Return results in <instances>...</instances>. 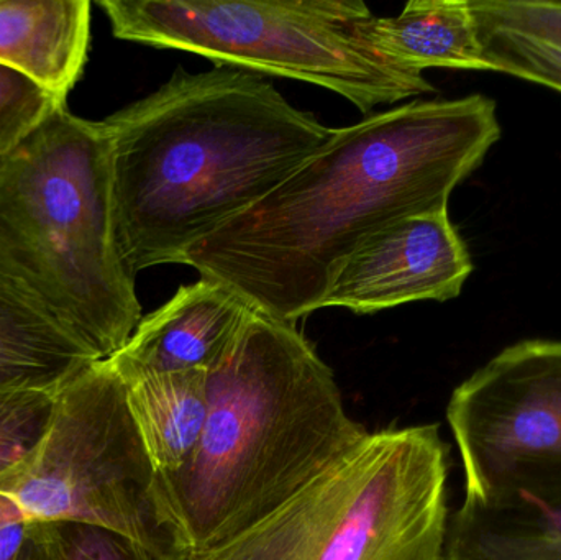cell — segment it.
I'll use <instances>...</instances> for the list:
<instances>
[{
  "instance_id": "cell-17",
  "label": "cell",
  "mask_w": 561,
  "mask_h": 560,
  "mask_svg": "<svg viewBox=\"0 0 561 560\" xmlns=\"http://www.w3.org/2000/svg\"><path fill=\"white\" fill-rule=\"evenodd\" d=\"M51 391L0 393V479L19 469L38 449L56 410Z\"/></svg>"
},
{
  "instance_id": "cell-2",
  "label": "cell",
  "mask_w": 561,
  "mask_h": 560,
  "mask_svg": "<svg viewBox=\"0 0 561 560\" xmlns=\"http://www.w3.org/2000/svg\"><path fill=\"white\" fill-rule=\"evenodd\" d=\"M115 233L131 275L183 262L227 220L268 196L332 137L255 72L178 68L104 121Z\"/></svg>"
},
{
  "instance_id": "cell-14",
  "label": "cell",
  "mask_w": 561,
  "mask_h": 560,
  "mask_svg": "<svg viewBox=\"0 0 561 560\" xmlns=\"http://www.w3.org/2000/svg\"><path fill=\"white\" fill-rule=\"evenodd\" d=\"M160 477L183 469L196 453L209 413L207 372L158 374L108 358Z\"/></svg>"
},
{
  "instance_id": "cell-16",
  "label": "cell",
  "mask_w": 561,
  "mask_h": 560,
  "mask_svg": "<svg viewBox=\"0 0 561 560\" xmlns=\"http://www.w3.org/2000/svg\"><path fill=\"white\" fill-rule=\"evenodd\" d=\"M480 33L490 71L506 72L561 92L560 43L481 23Z\"/></svg>"
},
{
  "instance_id": "cell-12",
  "label": "cell",
  "mask_w": 561,
  "mask_h": 560,
  "mask_svg": "<svg viewBox=\"0 0 561 560\" xmlns=\"http://www.w3.org/2000/svg\"><path fill=\"white\" fill-rule=\"evenodd\" d=\"M91 38L88 0L0 2V65L66 95L81 76Z\"/></svg>"
},
{
  "instance_id": "cell-4",
  "label": "cell",
  "mask_w": 561,
  "mask_h": 560,
  "mask_svg": "<svg viewBox=\"0 0 561 560\" xmlns=\"http://www.w3.org/2000/svg\"><path fill=\"white\" fill-rule=\"evenodd\" d=\"M0 278L99 361L140 324L137 276L115 233L107 130L66 102L0 155Z\"/></svg>"
},
{
  "instance_id": "cell-5",
  "label": "cell",
  "mask_w": 561,
  "mask_h": 560,
  "mask_svg": "<svg viewBox=\"0 0 561 560\" xmlns=\"http://www.w3.org/2000/svg\"><path fill=\"white\" fill-rule=\"evenodd\" d=\"M447 479L437 426L368 434L262 522L187 560H442Z\"/></svg>"
},
{
  "instance_id": "cell-18",
  "label": "cell",
  "mask_w": 561,
  "mask_h": 560,
  "mask_svg": "<svg viewBox=\"0 0 561 560\" xmlns=\"http://www.w3.org/2000/svg\"><path fill=\"white\" fill-rule=\"evenodd\" d=\"M46 560H164L127 536L76 522H33Z\"/></svg>"
},
{
  "instance_id": "cell-9",
  "label": "cell",
  "mask_w": 561,
  "mask_h": 560,
  "mask_svg": "<svg viewBox=\"0 0 561 560\" xmlns=\"http://www.w3.org/2000/svg\"><path fill=\"white\" fill-rule=\"evenodd\" d=\"M473 272L448 207L409 214L366 237L333 273L319 309L373 315L419 301H450Z\"/></svg>"
},
{
  "instance_id": "cell-22",
  "label": "cell",
  "mask_w": 561,
  "mask_h": 560,
  "mask_svg": "<svg viewBox=\"0 0 561 560\" xmlns=\"http://www.w3.org/2000/svg\"><path fill=\"white\" fill-rule=\"evenodd\" d=\"M16 560H46L45 551H43L42 542H39L38 535H36L33 522H30V535L23 545Z\"/></svg>"
},
{
  "instance_id": "cell-11",
  "label": "cell",
  "mask_w": 561,
  "mask_h": 560,
  "mask_svg": "<svg viewBox=\"0 0 561 560\" xmlns=\"http://www.w3.org/2000/svg\"><path fill=\"white\" fill-rule=\"evenodd\" d=\"M353 35L392 65L411 71H490L471 0H412L396 16H368Z\"/></svg>"
},
{
  "instance_id": "cell-19",
  "label": "cell",
  "mask_w": 561,
  "mask_h": 560,
  "mask_svg": "<svg viewBox=\"0 0 561 560\" xmlns=\"http://www.w3.org/2000/svg\"><path fill=\"white\" fill-rule=\"evenodd\" d=\"M65 102L23 72L0 65V155Z\"/></svg>"
},
{
  "instance_id": "cell-6",
  "label": "cell",
  "mask_w": 561,
  "mask_h": 560,
  "mask_svg": "<svg viewBox=\"0 0 561 560\" xmlns=\"http://www.w3.org/2000/svg\"><path fill=\"white\" fill-rule=\"evenodd\" d=\"M125 42L180 49L217 65L329 89L368 114L434 92L422 72L376 55L352 32L358 0H101Z\"/></svg>"
},
{
  "instance_id": "cell-23",
  "label": "cell",
  "mask_w": 561,
  "mask_h": 560,
  "mask_svg": "<svg viewBox=\"0 0 561 560\" xmlns=\"http://www.w3.org/2000/svg\"><path fill=\"white\" fill-rule=\"evenodd\" d=\"M16 519L26 518L22 515V512L16 508L15 503H13L12 500L0 495V525H5V523L10 522H16Z\"/></svg>"
},
{
  "instance_id": "cell-15",
  "label": "cell",
  "mask_w": 561,
  "mask_h": 560,
  "mask_svg": "<svg viewBox=\"0 0 561 560\" xmlns=\"http://www.w3.org/2000/svg\"><path fill=\"white\" fill-rule=\"evenodd\" d=\"M442 560H561V502L465 499L448 516Z\"/></svg>"
},
{
  "instance_id": "cell-7",
  "label": "cell",
  "mask_w": 561,
  "mask_h": 560,
  "mask_svg": "<svg viewBox=\"0 0 561 560\" xmlns=\"http://www.w3.org/2000/svg\"><path fill=\"white\" fill-rule=\"evenodd\" d=\"M0 495L30 522L84 523L127 536L164 560L191 556L108 358L58 391L45 439L0 479Z\"/></svg>"
},
{
  "instance_id": "cell-3",
  "label": "cell",
  "mask_w": 561,
  "mask_h": 560,
  "mask_svg": "<svg viewBox=\"0 0 561 560\" xmlns=\"http://www.w3.org/2000/svg\"><path fill=\"white\" fill-rule=\"evenodd\" d=\"M207 397L193 459L160 477L191 555L262 522L369 434L296 322L255 309L226 361L207 372Z\"/></svg>"
},
{
  "instance_id": "cell-13",
  "label": "cell",
  "mask_w": 561,
  "mask_h": 560,
  "mask_svg": "<svg viewBox=\"0 0 561 560\" xmlns=\"http://www.w3.org/2000/svg\"><path fill=\"white\" fill-rule=\"evenodd\" d=\"M98 361L68 329L0 278V393H58Z\"/></svg>"
},
{
  "instance_id": "cell-8",
  "label": "cell",
  "mask_w": 561,
  "mask_h": 560,
  "mask_svg": "<svg viewBox=\"0 0 561 560\" xmlns=\"http://www.w3.org/2000/svg\"><path fill=\"white\" fill-rule=\"evenodd\" d=\"M467 496L490 505L561 502V341L517 342L448 401Z\"/></svg>"
},
{
  "instance_id": "cell-1",
  "label": "cell",
  "mask_w": 561,
  "mask_h": 560,
  "mask_svg": "<svg viewBox=\"0 0 561 560\" xmlns=\"http://www.w3.org/2000/svg\"><path fill=\"white\" fill-rule=\"evenodd\" d=\"M501 138L474 94L394 105L332 137L276 190L194 243L181 265L250 308L296 322L319 309L340 263L386 224L448 207Z\"/></svg>"
},
{
  "instance_id": "cell-21",
  "label": "cell",
  "mask_w": 561,
  "mask_h": 560,
  "mask_svg": "<svg viewBox=\"0 0 561 560\" xmlns=\"http://www.w3.org/2000/svg\"><path fill=\"white\" fill-rule=\"evenodd\" d=\"M30 535V519L0 525V560H16Z\"/></svg>"
},
{
  "instance_id": "cell-10",
  "label": "cell",
  "mask_w": 561,
  "mask_h": 560,
  "mask_svg": "<svg viewBox=\"0 0 561 560\" xmlns=\"http://www.w3.org/2000/svg\"><path fill=\"white\" fill-rule=\"evenodd\" d=\"M253 309L209 279L181 286L157 311L141 318L127 344L111 358L158 374L213 372L245 329Z\"/></svg>"
},
{
  "instance_id": "cell-20",
  "label": "cell",
  "mask_w": 561,
  "mask_h": 560,
  "mask_svg": "<svg viewBox=\"0 0 561 560\" xmlns=\"http://www.w3.org/2000/svg\"><path fill=\"white\" fill-rule=\"evenodd\" d=\"M481 25L517 30L561 45V0H471Z\"/></svg>"
}]
</instances>
